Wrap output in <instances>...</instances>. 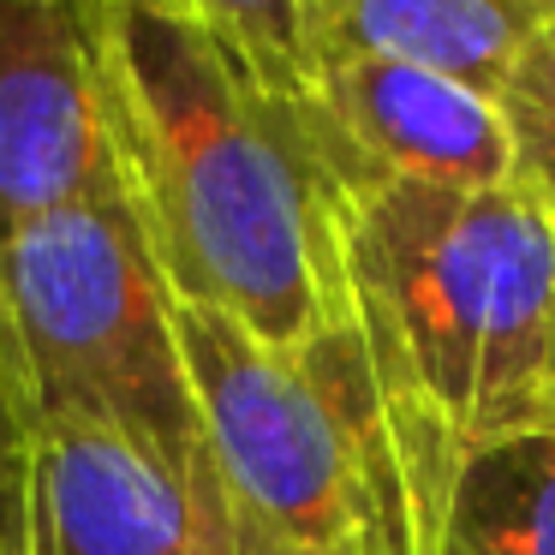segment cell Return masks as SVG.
Segmentation results:
<instances>
[{"mask_svg":"<svg viewBox=\"0 0 555 555\" xmlns=\"http://www.w3.org/2000/svg\"><path fill=\"white\" fill-rule=\"evenodd\" d=\"M114 180L180 305L281 352L347 335L352 173L317 108L168 0H90Z\"/></svg>","mask_w":555,"mask_h":555,"instance_id":"cell-1","label":"cell"},{"mask_svg":"<svg viewBox=\"0 0 555 555\" xmlns=\"http://www.w3.org/2000/svg\"><path fill=\"white\" fill-rule=\"evenodd\" d=\"M347 340L395 460L412 555H436L460 472L555 424V216L526 185H359Z\"/></svg>","mask_w":555,"mask_h":555,"instance_id":"cell-2","label":"cell"},{"mask_svg":"<svg viewBox=\"0 0 555 555\" xmlns=\"http://www.w3.org/2000/svg\"><path fill=\"white\" fill-rule=\"evenodd\" d=\"M197 430L240 555H412L359 352H281L173 299Z\"/></svg>","mask_w":555,"mask_h":555,"instance_id":"cell-3","label":"cell"},{"mask_svg":"<svg viewBox=\"0 0 555 555\" xmlns=\"http://www.w3.org/2000/svg\"><path fill=\"white\" fill-rule=\"evenodd\" d=\"M25 383L42 418H96L209 472L173 293L120 185L0 233Z\"/></svg>","mask_w":555,"mask_h":555,"instance_id":"cell-4","label":"cell"},{"mask_svg":"<svg viewBox=\"0 0 555 555\" xmlns=\"http://www.w3.org/2000/svg\"><path fill=\"white\" fill-rule=\"evenodd\" d=\"M25 555H240L216 478L96 418H42Z\"/></svg>","mask_w":555,"mask_h":555,"instance_id":"cell-5","label":"cell"},{"mask_svg":"<svg viewBox=\"0 0 555 555\" xmlns=\"http://www.w3.org/2000/svg\"><path fill=\"white\" fill-rule=\"evenodd\" d=\"M108 185L90 0H0V233Z\"/></svg>","mask_w":555,"mask_h":555,"instance_id":"cell-6","label":"cell"},{"mask_svg":"<svg viewBox=\"0 0 555 555\" xmlns=\"http://www.w3.org/2000/svg\"><path fill=\"white\" fill-rule=\"evenodd\" d=\"M323 132L359 185H514V144L495 96L460 78L376 54H328L311 96Z\"/></svg>","mask_w":555,"mask_h":555,"instance_id":"cell-7","label":"cell"},{"mask_svg":"<svg viewBox=\"0 0 555 555\" xmlns=\"http://www.w3.org/2000/svg\"><path fill=\"white\" fill-rule=\"evenodd\" d=\"M555 30V0H317L328 54H376L495 96L531 42Z\"/></svg>","mask_w":555,"mask_h":555,"instance_id":"cell-8","label":"cell"},{"mask_svg":"<svg viewBox=\"0 0 555 555\" xmlns=\"http://www.w3.org/2000/svg\"><path fill=\"white\" fill-rule=\"evenodd\" d=\"M436 555H555V424L507 436L460 472Z\"/></svg>","mask_w":555,"mask_h":555,"instance_id":"cell-9","label":"cell"},{"mask_svg":"<svg viewBox=\"0 0 555 555\" xmlns=\"http://www.w3.org/2000/svg\"><path fill=\"white\" fill-rule=\"evenodd\" d=\"M168 7H180L204 30H216L269 90L311 108L317 66H323L317 0H168Z\"/></svg>","mask_w":555,"mask_h":555,"instance_id":"cell-10","label":"cell"},{"mask_svg":"<svg viewBox=\"0 0 555 555\" xmlns=\"http://www.w3.org/2000/svg\"><path fill=\"white\" fill-rule=\"evenodd\" d=\"M507 144H514V185H526L555 216V30H543L514 73L495 90Z\"/></svg>","mask_w":555,"mask_h":555,"instance_id":"cell-11","label":"cell"},{"mask_svg":"<svg viewBox=\"0 0 555 555\" xmlns=\"http://www.w3.org/2000/svg\"><path fill=\"white\" fill-rule=\"evenodd\" d=\"M37 400L25 383L13 335V305L0 281V555H25V502H30V466H37Z\"/></svg>","mask_w":555,"mask_h":555,"instance_id":"cell-12","label":"cell"}]
</instances>
